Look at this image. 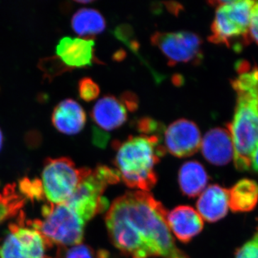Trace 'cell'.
<instances>
[{"instance_id":"6da1fadb","label":"cell","mask_w":258,"mask_h":258,"mask_svg":"<svg viewBox=\"0 0 258 258\" xmlns=\"http://www.w3.org/2000/svg\"><path fill=\"white\" fill-rule=\"evenodd\" d=\"M167 215L150 193L128 191L111 204L107 230L113 245L132 258H189L176 247Z\"/></svg>"},{"instance_id":"7a4b0ae2","label":"cell","mask_w":258,"mask_h":258,"mask_svg":"<svg viewBox=\"0 0 258 258\" xmlns=\"http://www.w3.org/2000/svg\"><path fill=\"white\" fill-rule=\"evenodd\" d=\"M235 69L238 75L231 81L237 96L235 115L227 128L233 142L235 168L246 171L258 146V67L240 60Z\"/></svg>"},{"instance_id":"3957f363","label":"cell","mask_w":258,"mask_h":258,"mask_svg":"<svg viewBox=\"0 0 258 258\" xmlns=\"http://www.w3.org/2000/svg\"><path fill=\"white\" fill-rule=\"evenodd\" d=\"M114 164L120 179L132 189L149 192L157 184L155 166L166 149L157 136L129 137L124 142L113 144Z\"/></svg>"},{"instance_id":"277c9868","label":"cell","mask_w":258,"mask_h":258,"mask_svg":"<svg viewBox=\"0 0 258 258\" xmlns=\"http://www.w3.org/2000/svg\"><path fill=\"white\" fill-rule=\"evenodd\" d=\"M42 220L32 222L51 246L60 248L81 244L84 229L87 223L69 204L51 205L47 203L42 208Z\"/></svg>"},{"instance_id":"5b68a950","label":"cell","mask_w":258,"mask_h":258,"mask_svg":"<svg viewBox=\"0 0 258 258\" xmlns=\"http://www.w3.org/2000/svg\"><path fill=\"white\" fill-rule=\"evenodd\" d=\"M120 179L119 173L116 169L107 166H98L83 178L66 203L88 222L97 214L108 208V203L103 198V193L110 184H116Z\"/></svg>"},{"instance_id":"8992f818","label":"cell","mask_w":258,"mask_h":258,"mask_svg":"<svg viewBox=\"0 0 258 258\" xmlns=\"http://www.w3.org/2000/svg\"><path fill=\"white\" fill-rule=\"evenodd\" d=\"M91 171L87 167H76L69 158L47 159L39 183L42 194L51 205L66 203Z\"/></svg>"},{"instance_id":"52a82bcc","label":"cell","mask_w":258,"mask_h":258,"mask_svg":"<svg viewBox=\"0 0 258 258\" xmlns=\"http://www.w3.org/2000/svg\"><path fill=\"white\" fill-rule=\"evenodd\" d=\"M47 244L32 222L24 219L9 227V232L0 245V258H51Z\"/></svg>"},{"instance_id":"ba28073f","label":"cell","mask_w":258,"mask_h":258,"mask_svg":"<svg viewBox=\"0 0 258 258\" xmlns=\"http://www.w3.org/2000/svg\"><path fill=\"white\" fill-rule=\"evenodd\" d=\"M151 42L165 56L171 66L200 63L203 58V40L192 32H156Z\"/></svg>"},{"instance_id":"9c48e42d","label":"cell","mask_w":258,"mask_h":258,"mask_svg":"<svg viewBox=\"0 0 258 258\" xmlns=\"http://www.w3.org/2000/svg\"><path fill=\"white\" fill-rule=\"evenodd\" d=\"M164 136L166 151L176 157H189L201 147V133L198 125L191 120H175L166 128Z\"/></svg>"},{"instance_id":"30bf717a","label":"cell","mask_w":258,"mask_h":258,"mask_svg":"<svg viewBox=\"0 0 258 258\" xmlns=\"http://www.w3.org/2000/svg\"><path fill=\"white\" fill-rule=\"evenodd\" d=\"M57 58L68 69H86L100 62L95 55L93 38L63 37L55 48Z\"/></svg>"},{"instance_id":"8fae6325","label":"cell","mask_w":258,"mask_h":258,"mask_svg":"<svg viewBox=\"0 0 258 258\" xmlns=\"http://www.w3.org/2000/svg\"><path fill=\"white\" fill-rule=\"evenodd\" d=\"M212 6L216 7V13L211 25V35L209 41L217 45H225L227 47L234 45L236 49H241L238 40L247 45L250 40L247 32H244L228 16L222 1L209 2Z\"/></svg>"},{"instance_id":"7c38bea8","label":"cell","mask_w":258,"mask_h":258,"mask_svg":"<svg viewBox=\"0 0 258 258\" xmlns=\"http://www.w3.org/2000/svg\"><path fill=\"white\" fill-rule=\"evenodd\" d=\"M200 148L205 159L215 166L227 165L234 158L233 142L227 128L210 129L202 139Z\"/></svg>"},{"instance_id":"4fadbf2b","label":"cell","mask_w":258,"mask_h":258,"mask_svg":"<svg viewBox=\"0 0 258 258\" xmlns=\"http://www.w3.org/2000/svg\"><path fill=\"white\" fill-rule=\"evenodd\" d=\"M169 229L180 242L187 243L204 228V220L198 211L190 206L181 205L167 215Z\"/></svg>"},{"instance_id":"5bb4252c","label":"cell","mask_w":258,"mask_h":258,"mask_svg":"<svg viewBox=\"0 0 258 258\" xmlns=\"http://www.w3.org/2000/svg\"><path fill=\"white\" fill-rule=\"evenodd\" d=\"M52 123L60 133L76 135L84 128L86 114L83 107L73 99L60 102L52 113Z\"/></svg>"},{"instance_id":"9a60e30c","label":"cell","mask_w":258,"mask_h":258,"mask_svg":"<svg viewBox=\"0 0 258 258\" xmlns=\"http://www.w3.org/2000/svg\"><path fill=\"white\" fill-rule=\"evenodd\" d=\"M198 213L210 223L220 221L229 210L228 189L219 184L209 186L200 195L197 203Z\"/></svg>"},{"instance_id":"2e32d148","label":"cell","mask_w":258,"mask_h":258,"mask_svg":"<svg viewBox=\"0 0 258 258\" xmlns=\"http://www.w3.org/2000/svg\"><path fill=\"white\" fill-rule=\"evenodd\" d=\"M91 118L100 128L112 131L119 128L127 120V109L120 100L108 95L96 102Z\"/></svg>"},{"instance_id":"e0dca14e","label":"cell","mask_w":258,"mask_h":258,"mask_svg":"<svg viewBox=\"0 0 258 258\" xmlns=\"http://www.w3.org/2000/svg\"><path fill=\"white\" fill-rule=\"evenodd\" d=\"M179 184L182 193L195 198L203 193L209 181V176L203 164L198 161H186L179 171Z\"/></svg>"},{"instance_id":"ac0fdd59","label":"cell","mask_w":258,"mask_h":258,"mask_svg":"<svg viewBox=\"0 0 258 258\" xmlns=\"http://www.w3.org/2000/svg\"><path fill=\"white\" fill-rule=\"evenodd\" d=\"M229 191V208L235 213L252 211L258 203V184L253 179H242Z\"/></svg>"},{"instance_id":"d6986e66","label":"cell","mask_w":258,"mask_h":258,"mask_svg":"<svg viewBox=\"0 0 258 258\" xmlns=\"http://www.w3.org/2000/svg\"><path fill=\"white\" fill-rule=\"evenodd\" d=\"M73 30L83 38H92L106 28L104 17L93 8H82L75 13L71 20Z\"/></svg>"},{"instance_id":"ffe728a7","label":"cell","mask_w":258,"mask_h":258,"mask_svg":"<svg viewBox=\"0 0 258 258\" xmlns=\"http://www.w3.org/2000/svg\"><path fill=\"white\" fill-rule=\"evenodd\" d=\"M255 2L222 1L227 15L242 30L248 33L251 15Z\"/></svg>"},{"instance_id":"44dd1931","label":"cell","mask_w":258,"mask_h":258,"mask_svg":"<svg viewBox=\"0 0 258 258\" xmlns=\"http://www.w3.org/2000/svg\"><path fill=\"white\" fill-rule=\"evenodd\" d=\"M23 205V200L15 194L14 186H8L0 193V224L15 215Z\"/></svg>"},{"instance_id":"7402d4cb","label":"cell","mask_w":258,"mask_h":258,"mask_svg":"<svg viewBox=\"0 0 258 258\" xmlns=\"http://www.w3.org/2000/svg\"><path fill=\"white\" fill-rule=\"evenodd\" d=\"M63 252L59 253L57 258H109V254L107 251H95L89 246L82 243L72 246L68 248H60Z\"/></svg>"},{"instance_id":"603a6c76","label":"cell","mask_w":258,"mask_h":258,"mask_svg":"<svg viewBox=\"0 0 258 258\" xmlns=\"http://www.w3.org/2000/svg\"><path fill=\"white\" fill-rule=\"evenodd\" d=\"M137 128L143 135L157 136L160 138L166 130L162 123L149 117H144L137 120Z\"/></svg>"},{"instance_id":"cb8c5ba5","label":"cell","mask_w":258,"mask_h":258,"mask_svg":"<svg viewBox=\"0 0 258 258\" xmlns=\"http://www.w3.org/2000/svg\"><path fill=\"white\" fill-rule=\"evenodd\" d=\"M78 86L80 98L84 101H94L99 96V86L90 78L86 77L80 80Z\"/></svg>"},{"instance_id":"d4e9b609","label":"cell","mask_w":258,"mask_h":258,"mask_svg":"<svg viewBox=\"0 0 258 258\" xmlns=\"http://www.w3.org/2000/svg\"><path fill=\"white\" fill-rule=\"evenodd\" d=\"M235 258H258V237L254 235L250 240L236 249Z\"/></svg>"},{"instance_id":"484cf974","label":"cell","mask_w":258,"mask_h":258,"mask_svg":"<svg viewBox=\"0 0 258 258\" xmlns=\"http://www.w3.org/2000/svg\"><path fill=\"white\" fill-rule=\"evenodd\" d=\"M248 35L250 41L252 40L258 44V2H255L252 9Z\"/></svg>"},{"instance_id":"4316f807","label":"cell","mask_w":258,"mask_h":258,"mask_svg":"<svg viewBox=\"0 0 258 258\" xmlns=\"http://www.w3.org/2000/svg\"><path fill=\"white\" fill-rule=\"evenodd\" d=\"M125 108L128 111H134L138 108L139 101L137 96L132 92H125L120 98Z\"/></svg>"},{"instance_id":"83f0119b","label":"cell","mask_w":258,"mask_h":258,"mask_svg":"<svg viewBox=\"0 0 258 258\" xmlns=\"http://www.w3.org/2000/svg\"><path fill=\"white\" fill-rule=\"evenodd\" d=\"M109 136L108 134L103 133V132H96L93 133V142L96 144L97 147L103 148L106 147L108 143Z\"/></svg>"},{"instance_id":"f1b7e54d","label":"cell","mask_w":258,"mask_h":258,"mask_svg":"<svg viewBox=\"0 0 258 258\" xmlns=\"http://www.w3.org/2000/svg\"><path fill=\"white\" fill-rule=\"evenodd\" d=\"M251 167L252 168L254 171L258 174V146L252 154V159H251Z\"/></svg>"},{"instance_id":"f546056e","label":"cell","mask_w":258,"mask_h":258,"mask_svg":"<svg viewBox=\"0 0 258 258\" xmlns=\"http://www.w3.org/2000/svg\"><path fill=\"white\" fill-rule=\"evenodd\" d=\"M3 145V134L2 133V131L0 130V151H1Z\"/></svg>"},{"instance_id":"4dcf8cb0","label":"cell","mask_w":258,"mask_h":258,"mask_svg":"<svg viewBox=\"0 0 258 258\" xmlns=\"http://www.w3.org/2000/svg\"><path fill=\"white\" fill-rule=\"evenodd\" d=\"M93 1H76V3H80V4H88V3H92Z\"/></svg>"},{"instance_id":"1f68e13d","label":"cell","mask_w":258,"mask_h":258,"mask_svg":"<svg viewBox=\"0 0 258 258\" xmlns=\"http://www.w3.org/2000/svg\"><path fill=\"white\" fill-rule=\"evenodd\" d=\"M254 235L258 236V225L257 227V229H256V232L255 233H254Z\"/></svg>"}]
</instances>
